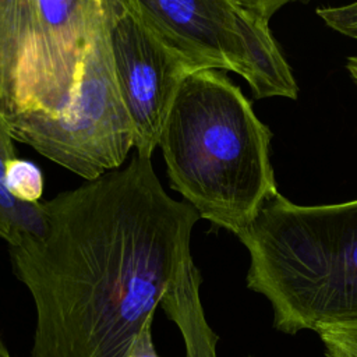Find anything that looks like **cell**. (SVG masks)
I'll list each match as a JSON object with an SVG mask.
<instances>
[{"instance_id":"30bf717a","label":"cell","mask_w":357,"mask_h":357,"mask_svg":"<svg viewBox=\"0 0 357 357\" xmlns=\"http://www.w3.org/2000/svg\"><path fill=\"white\" fill-rule=\"evenodd\" d=\"M326 357H357V322L333 325L317 332Z\"/></svg>"},{"instance_id":"9a60e30c","label":"cell","mask_w":357,"mask_h":357,"mask_svg":"<svg viewBox=\"0 0 357 357\" xmlns=\"http://www.w3.org/2000/svg\"><path fill=\"white\" fill-rule=\"evenodd\" d=\"M0 357H11L7 347L4 346V343L0 340Z\"/></svg>"},{"instance_id":"5bb4252c","label":"cell","mask_w":357,"mask_h":357,"mask_svg":"<svg viewBox=\"0 0 357 357\" xmlns=\"http://www.w3.org/2000/svg\"><path fill=\"white\" fill-rule=\"evenodd\" d=\"M346 70L357 86V56H350L346 60Z\"/></svg>"},{"instance_id":"ba28073f","label":"cell","mask_w":357,"mask_h":357,"mask_svg":"<svg viewBox=\"0 0 357 357\" xmlns=\"http://www.w3.org/2000/svg\"><path fill=\"white\" fill-rule=\"evenodd\" d=\"M15 158L14 138L7 121L0 116V237L8 247H20L42 238L47 230L42 202L20 201L7 190V167Z\"/></svg>"},{"instance_id":"9c48e42d","label":"cell","mask_w":357,"mask_h":357,"mask_svg":"<svg viewBox=\"0 0 357 357\" xmlns=\"http://www.w3.org/2000/svg\"><path fill=\"white\" fill-rule=\"evenodd\" d=\"M6 185L10 194L20 201L40 202L39 199L43 192V176L35 163L15 158L7 167Z\"/></svg>"},{"instance_id":"7a4b0ae2","label":"cell","mask_w":357,"mask_h":357,"mask_svg":"<svg viewBox=\"0 0 357 357\" xmlns=\"http://www.w3.org/2000/svg\"><path fill=\"white\" fill-rule=\"evenodd\" d=\"M272 132L241 89L222 71L185 75L162 128L170 187L202 219L238 236L278 187Z\"/></svg>"},{"instance_id":"277c9868","label":"cell","mask_w":357,"mask_h":357,"mask_svg":"<svg viewBox=\"0 0 357 357\" xmlns=\"http://www.w3.org/2000/svg\"><path fill=\"white\" fill-rule=\"evenodd\" d=\"M121 0H93L78 86L56 116L31 113L8 120L14 141L95 180L119 169L134 146L131 119L121 99L110 46V26Z\"/></svg>"},{"instance_id":"4fadbf2b","label":"cell","mask_w":357,"mask_h":357,"mask_svg":"<svg viewBox=\"0 0 357 357\" xmlns=\"http://www.w3.org/2000/svg\"><path fill=\"white\" fill-rule=\"evenodd\" d=\"M152 324H153V319H149L142 326L139 333L134 337L126 357H160L158 356L153 340H152Z\"/></svg>"},{"instance_id":"8fae6325","label":"cell","mask_w":357,"mask_h":357,"mask_svg":"<svg viewBox=\"0 0 357 357\" xmlns=\"http://www.w3.org/2000/svg\"><path fill=\"white\" fill-rule=\"evenodd\" d=\"M315 13L329 28L357 40V0L343 6L321 7Z\"/></svg>"},{"instance_id":"6da1fadb","label":"cell","mask_w":357,"mask_h":357,"mask_svg":"<svg viewBox=\"0 0 357 357\" xmlns=\"http://www.w3.org/2000/svg\"><path fill=\"white\" fill-rule=\"evenodd\" d=\"M42 238L10 247L29 290V357H126L163 298L192 271L190 240L201 219L162 187L151 158L42 202Z\"/></svg>"},{"instance_id":"5b68a950","label":"cell","mask_w":357,"mask_h":357,"mask_svg":"<svg viewBox=\"0 0 357 357\" xmlns=\"http://www.w3.org/2000/svg\"><path fill=\"white\" fill-rule=\"evenodd\" d=\"M93 0H0V116H56L79 78Z\"/></svg>"},{"instance_id":"3957f363","label":"cell","mask_w":357,"mask_h":357,"mask_svg":"<svg viewBox=\"0 0 357 357\" xmlns=\"http://www.w3.org/2000/svg\"><path fill=\"white\" fill-rule=\"evenodd\" d=\"M237 237L247 287L271 303L278 331L357 322V199L297 205L278 192Z\"/></svg>"},{"instance_id":"8992f818","label":"cell","mask_w":357,"mask_h":357,"mask_svg":"<svg viewBox=\"0 0 357 357\" xmlns=\"http://www.w3.org/2000/svg\"><path fill=\"white\" fill-rule=\"evenodd\" d=\"M123 1L194 70L236 73L257 99H297V82L269 22L237 0Z\"/></svg>"},{"instance_id":"52a82bcc","label":"cell","mask_w":357,"mask_h":357,"mask_svg":"<svg viewBox=\"0 0 357 357\" xmlns=\"http://www.w3.org/2000/svg\"><path fill=\"white\" fill-rule=\"evenodd\" d=\"M114 74L137 153L152 158L181 81L195 71L121 0L110 26Z\"/></svg>"},{"instance_id":"7c38bea8","label":"cell","mask_w":357,"mask_h":357,"mask_svg":"<svg viewBox=\"0 0 357 357\" xmlns=\"http://www.w3.org/2000/svg\"><path fill=\"white\" fill-rule=\"evenodd\" d=\"M237 1L251 14L269 22V20L275 15V13L279 11L283 6L294 1L307 3L310 0H237Z\"/></svg>"}]
</instances>
